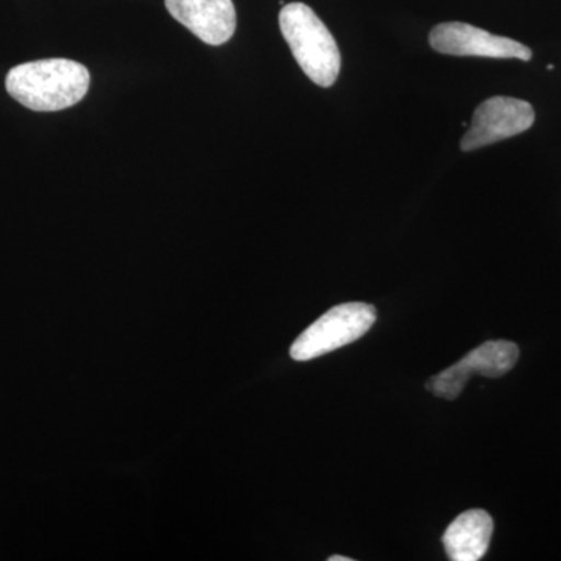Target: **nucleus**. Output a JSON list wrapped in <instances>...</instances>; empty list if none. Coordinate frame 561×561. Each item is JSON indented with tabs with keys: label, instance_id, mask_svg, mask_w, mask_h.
<instances>
[{
	"label": "nucleus",
	"instance_id": "1",
	"mask_svg": "<svg viewBox=\"0 0 561 561\" xmlns=\"http://www.w3.org/2000/svg\"><path fill=\"white\" fill-rule=\"evenodd\" d=\"M90 70L66 58L24 62L10 70L7 91L33 111H61L77 105L90 90Z\"/></svg>",
	"mask_w": 561,
	"mask_h": 561
},
{
	"label": "nucleus",
	"instance_id": "2",
	"mask_svg": "<svg viewBox=\"0 0 561 561\" xmlns=\"http://www.w3.org/2000/svg\"><path fill=\"white\" fill-rule=\"evenodd\" d=\"M279 28L302 72L321 88H330L342 68L341 50L327 25L306 3L283 7Z\"/></svg>",
	"mask_w": 561,
	"mask_h": 561
},
{
	"label": "nucleus",
	"instance_id": "3",
	"mask_svg": "<svg viewBox=\"0 0 561 561\" xmlns=\"http://www.w3.org/2000/svg\"><path fill=\"white\" fill-rule=\"evenodd\" d=\"M376 321L375 306L367 302H343L334 306L312 323L290 348L294 360H311L359 341Z\"/></svg>",
	"mask_w": 561,
	"mask_h": 561
},
{
	"label": "nucleus",
	"instance_id": "4",
	"mask_svg": "<svg viewBox=\"0 0 561 561\" xmlns=\"http://www.w3.org/2000/svg\"><path fill=\"white\" fill-rule=\"evenodd\" d=\"M519 350L513 342L491 341L472 350L463 359L438 373L430 379L426 389L443 400H456L460 397L468 379L472 375L486 378H501L512 370L518 362Z\"/></svg>",
	"mask_w": 561,
	"mask_h": 561
},
{
	"label": "nucleus",
	"instance_id": "5",
	"mask_svg": "<svg viewBox=\"0 0 561 561\" xmlns=\"http://www.w3.org/2000/svg\"><path fill=\"white\" fill-rule=\"evenodd\" d=\"M535 122V110L529 102L513 98H491L472 114L468 131L460 140V149L471 151L513 138L529 130Z\"/></svg>",
	"mask_w": 561,
	"mask_h": 561
},
{
	"label": "nucleus",
	"instance_id": "6",
	"mask_svg": "<svg viewBox=\"0 0 561 561\" xmlns=\"http://www.w3.org/2000/svg\"><path fill=\"white\" fill-rule=\"evenodd\" d=\"M432 49L453 57L518 58L531 60V50L518 41L493 35L465 22L435 25L430 35Z\"/></svg>",
	"mask_w": 561,
	"mask_h": 561
},
{
	"label": "nucleus",
	"instance_id": "7",
	"mask_svg": "<svg viewBox=\"0 0 561 561\" xmlns=\"http://www.w3.org/2000/svg\"><path fill=\"white\" fill-rule=\"evenodd\" d=\"M165 9L209 46L228 43L238 25L232 0H165Z\"/></svg>",
	"mask_w": 561,
	"mask_h": 561
},
{
	"label": "nucleus",
	"instance_id": "8",
	"mask_svg": "<svg viewBox=\"0 0 561 561\" xmlns=\"http://www.w3.org/2000/svg\"><path fill=\"white\" fill-rule=\"evenodd\" d=\"M493 535V519L485 511H468L457 516L445 535L443 546L453 561H478L485 556Z\"/></svg>",
	"mask_w": 561,
	"mask_h": 561
},
{
	"label": "nucleus",
	"instance_id": "9",
	"mask_svg": "<svg viewBox=\"0 0 561 561\" xmlns=\"http://www.w3.org/2000/svg\"><path fill=\"white\" fill-rule=\"evenodd\" d=\"M330 561H353V559H350V557H341V556H334V557H330V559H328Z\"/></svg>",
	"mask_w": 561,
	"mask_h": 561
}]
</instances>
